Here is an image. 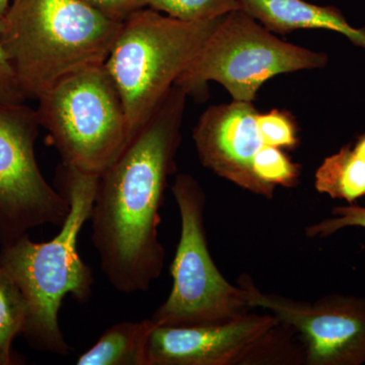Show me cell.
<instances>
[{"label": "cell", "instance_id": "5bb4252c", "mask_svg": "<svg viewBox=\"0 0 365 365\" xmlns=\"http://www.w3.org/2000/svg\"><path fill=\"white\" fill-rule=\"evenodd\" d=\"M155 324L153 319L121 322L105 331L78 365H146V347Z\"/></svg>", "mask_w": 365, "mask_h": 365}, {"label": "cell", "instance_id": "3957f363", "mask_svg": "<svg viewBox=\"0 0 365 365\" xmlns=\"http://www.w3.org/2000/svg\"><path fill=\"white\" fill-rule=\"evenodd\" d=\"M123 21L83 0H13L0 43L28 98L62 79L102 66Z\"/></svg>", "mask_w": 365, "mask_h": 365}, {"label": "cell", "instance_id": "7c38bea8", "mask_svg": "<svg viewBox=\"0 0 365 365\" xmlns=\"http://www.w3.org/2000/svg\"><path fill=\"white\" fill-rule=\"evenodd\" d=\"M241 9L269 31L287 35L297 30H327L340 34L365 50V29L350 25L335 6H322L306 0H239Z\"/></svg>", "mask_w": 365, "mask_h": 365}, {"label": "cell", "instance_id": "ba28073f", "mask_svg": "<svg viewBox=\"0 0 365 365\" xmlns=\"http://www.w3.org/2000/svg\"><path fill=\"white\" fill-rule=\"evenodd\" d=\"M146 365H306V353L294 329L251 311L212 325H155Z\"/></svg>", "mask_w": 365, "mask_h": 365}, {"label": "cell", "instance_id": "52a82bcc", "mask_svg": "<svg viewBox=\"0 0 365 365\" xmlns=\"http://www.w3.org/2000/svg\"><path fill=\"white\" fill-rule=\"evenodd\" d=\"M172 192L181 217V235L170 266L173 287L150 319L158 326L191 327L249 313L244 290L225 279L209 252L202 187L191 175L179 174Z\"/></svg>", "mask_w": 365, "mask_h": 365}, {"label": "cell", "instance_id": "6da1fadb", "mask_svg": "<svg viewBox=\"0 0 365 365\" xmlns=\"http://www.w3.org/2000/svg\"><path fill=\"white\" fill-rule=\"evenodd\" d=\"M187 97L175 83L157 112L98 177L91 242L102 272L117 292H146L163 272L160 211L176 170Z\"/></svg>", "mask_w": 365, "mask_h": 365}, {"label": "cell", "instance_id": "d6986e66", "mask_svg": "<svg viewBox=\"0 0 365 365\" xmlns=\"http://www.w3.org/2000/svg\"><path fill=\"white\" fill-rule=\"evenodd\" d=\"M2 19H0V33ZM25 91L21 88L18 76L0 43V105L16 106L25 104Z\"/></svg>", "mask_w": 365, "mask_h": 365}, {"label": "cell", "instance_id": "277c9868", "mask_svg": "<svg viewBox=\"0 0 365 365\" xmlns=\"http://www.w3.org/2000/svg\"><path fill=\"white\" fill-rule=\"evenodd\" d=\"M222 18L184 21L146 6L123 21L105 66L123 103L131 139L157 112Z\"/></svg>", "mask_w": 365, "mask_h": 365}, {"label": "cell", "instance_id": "30bf717a", "mask_svg": "<svg viewBox=\"0 0 365 365\" xmlns=\"http://www.w3.org/2000/svg\"><path fill=\"white\" fill-rule=\"evenodd\" d=\"M237 285L252 309L275 316L294 329L306 353V365L365 364V299L328 295L304 302L262 292L248 274Z\"/></svg>", "mask_w": 365, "mask_h": 365}, {"label": "cell", "instance_id": "2e32d148", "mask_svg": "<svg viewBox=\"0 0 365 365\" xmlns=\"http://www.w3.org/2000/svg\"><path fill=\"white\" fill-rule=\"evenodd\" d=\"M148 7L184 21L222 18L241 9L239 0H146Z\"/></svg>", "mask_w": 365, "mask_h": 365}, {"label": "cell", "instance_id": "8fae6325", "mask_svg": "<svg viewBox=\"0 0 365 365\" xmlns=\"http://www.w3.org/2000/svg\"><path fill=\"white\" fill-rule=\"evenodd\" d=\"M251 102L211 106L199 118L193 140L203 167L255 195L264 197L254 173L259 153L267 148Z\"/></svg>", "mask_w": 365, "mask_h": 365}, {"label": "cell", "instance_id": "8992f818", "mask_svg": "<svg viewBox=\"0 0 365 365\" xmlns=\"http://www.w3.org/2000/svg\"><path fill=\"white\" fill-rule=\"evenodd\" d=\"M328 61L326 53L285 42L237 9L223 16L176 83L188 96L203 98L209 81H215L232 100L253 103L274 76L324 68Z\"/></svg>", "mask_w": 365, "mask_h": 365}, {"label": "cell", "instance_id": "44dd1931", "mask_svg": "<svg viewBox=\"0 0 365 365\" xmlns=\"http://www.w3.org/2000/svg\"><path fill=\"white\" fill-rule=\"evenodd\" d=\"M11 2H13V0H0V19L6 16Z\"/></svg>", "mask_w": 365, "mask_h": 365}, {"label": "cell", "instance_id": "4fadbf2b", "mask_svg": "<svg viewBox=\"0 0 365 365\" xmlns=\"http://www.w3.org/2000/svg\"><path fill=\"white\" fill-rule=\"evenodd\" d=\"M314 187L319 193L348 204L365 197V133L323 160L314 175Z\"/></svg>", "mask_w": 365, "mask_h": 365}, {"label": "cell", "instance_id": "ffe728a7", "mask_svg": "<svg viewBox=\"0 0 365 365\" xmlns=\"http://www.w3.org/2000/svg\"><path fill=\"white\" fill-rule=\"evenodd\" d=\"M113 18L124 21L138 9L148 6L146 0H83Z\"/></svg>", "mask_w": 365, "mask_h": 365}, {"label": "cell", "instance_id": "ac0fdd59", "mask_svg": "<svg viewBox=\"0 0 365 365\" xmlns=\"http://www.w3.org/2000/svg\"><path fill=\"white\" fill-rule=\"evenodd\" d=\"M346 227L365 228V207L364 206L348 204L344 206H336L332 209V216L325 218L306 228L307 237L314 239H324L335 235Z\"/></svg>", "mask_w": 365, "mask_h": 365}, {"label": "cell", "instance_id": "e0dca14e", "mask_svg": "<svg viewBox=\"0 0 365 365\" xmlns=\"http://www.w3.org/2000/svg\"><path fill=\"white\" fill-rule=\"evenodd\" d=\"M257 123L268 146L294 150L299 146V128L294 116L285 110L273 109L257 116Z\"/></svg>", "mask_w": 365, "mask_h": 365}, {"label": "cell", "instance_id": "5b68a950", "mask_svg": "<svg viewBox=\"0 0 365 365\" xmlns=\"http://www.w3.org/2000/svg\"><path fill=\"white\" fill-rule=\"evenodd\" d=\"M38 102L40 125L66 167L101 176L130 143L123 103L105 64L67 76Z\"/></svg>", "mask_w": 365, "mask_h": 365}, {"label": "cell", "instance_id": "9c48e42d", "mask_svg": "<svg viewBox=\"0 0 365 365\" xmlns=\"http://www.w3.org/2000/svg\"><path fill=\"white\" fill-rule=\"evenodd\" d=\"M37 111L0 105V246L18 241L41 225H61L69 204L53 188L36 160Z\"/></svg>", "mask_w": 365, "mask_h": 365}, {"label": "cell", "instance_id": "7a4b0ae2", "mask_svg": "<svg viewBox=\"0 0 365 365\" xmlns=\"http://www.w3.org/2000/svg\"><path fill=\"white\" fill-rule=\"evenodd\" d=\"M98 177L60 165L59 191L69 211L58 234L41 242L26 235L0 249V265L18 283L28 307L21 335L39 351L68 355V344L59 326L60 307L66 295L86 304L93 294V272L79 256L78 239L91 220Z\"/></svg>", "mask_w": 365, "mask_h": 365}, {"label": "cell", "instance_id": "9a60e30c", "mask_svg": "<svg viewBox=\"0 0 365 365\" xmlns=\"http://www.w3.org/2000/svg\"><path fill=\"white\" fill-rule=\"evenodd\" d=\"M28 314L26 302L18 283L0 265V365L19 364L14 340L23 334Z\"/></svg>", "mask_w": 365, "mask_h": 365}]
</instances>
